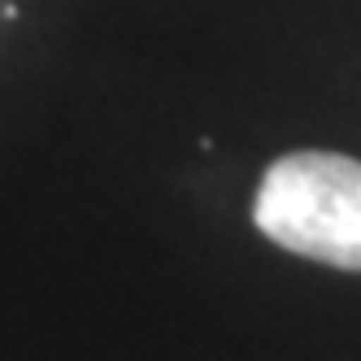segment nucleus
<instances>
[{
    "instance_id": "obj_1",
    "label": "nucleus",
    "mask_w": 361,
    "mask_h": 361,
    "mask_svg": "<svg viewBox=\"0 0 361 361\" xmlns=\"http://www.w3.org/2000/svg\"><path fill=\"white\" fill-rule=\"evenodd\" d=\"M252 222L296 257L361 270V161L314 148L279 157L262 174Z\"/></svg>"
}]
</instances>
